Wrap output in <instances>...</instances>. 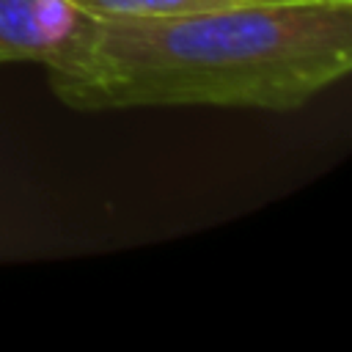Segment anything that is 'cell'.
I'll return each instance as SVG.
<instances>
[{
    "label": "cell",
    "instance_id": "cell-1",
    "mask_svg": "<svg viewBox=\"0 0 352 352\" xmlns=\"http://www.w3.org/2000/svg\"><path fill=\"white\" fill-rule=\"evenodd\" d=\"M352 69V0L270 3L157 19H96L85 52L50 72L74 110L220 104L292 110Z\"/></svg>",
    "mask_w": 352,
    "mask_h": 352
},
{
    "label": "cell",
    "instance_id": "cell-2",
    "mask_svg": "<svg viewBox=\"0 0 352 352\" xmlns=\"http://www.w3.org/2000/svg\"><path fill=\"white\" fill-rule=\"evenodd\" d=\"M96 16L74 0H0V63L69 69L88 47Z\"/></svg>",
    "mask_w": 352,
    "mask_h": 352
},
{
    "label": "cell",
    "instance_id": "cell-3",
    "mask_svg": "<svg viewBox=\"0 0 352 352\" xmlns=\"http://www.w3.org/2000/svg\"><path fill=\"white\" fill-rule=\"evenodd\" d=\"M80 8L96 19H157V16H184L242 6H270V3H316V0H74Z\"/></svg>",
    "mask_w": 352,
    "mask_h": 352
}]
</instances>
